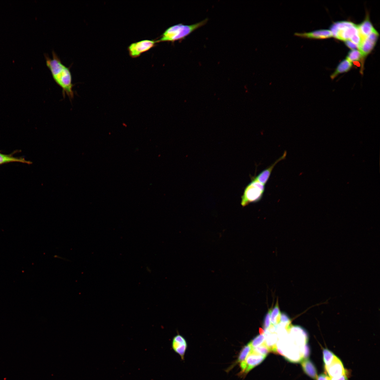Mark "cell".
<instances>
[{
	"mask_svg": "<svg viewBox=\"0 0 380 380\" xmlns=\"http://www.w3.org/2000/svg\"><path fill=\"white\" fill-rule=\"evenodd\" d=\"M103 108L104 116L94 108L89 110L92 131L108 162L124 177L125 186L144 197L147 193L146 170L140 134L132 132L124 125L108 101L104 102Z\"/></svg>",
	"mask_w": 380,
	"mask_h": 380,
	"instance_id": "6da1fadb",
	"label": "cell"
},
{
	"mask_svg": "<svg viewBox=\"0 0 380 380\" xmlns=\"http://www.w3.org/2000/svg\"><path fill=\"white\" fill-rule=\"evenodd\" d=\"M380 68V49L354 48L334 57L312 81L314 85L338 83L347 84L365 80Z\"/></svg>",
	"mask_w": 380,
	"mask_h": 380,
	"instance_id": "7a4b0ae2",
	"label": "cell"
},
{
	"mask_svg": "<svg viewBox=\"0 0 380 380\" xmlns=\"http://www.w3.org/2000/svg\"><path fill=\"white\" fill-rule=\"evenodd\" d=\"M312 81L291 79L262 87L255 94L259 112L271 116L309 94Z\"/></svg>",
	"mask_w": 380,
	"mask_h": 380,
	"instance_id": "3957f363",
	"label": "cell"
},
{
	"mask_svg": "<svg viewBox=\"0 0 380 380\" xmlns=\"http://www.w3.org/2000/svg\"><path fill=\"white\" fill-rule=\"evenodd\" d=\"M22 324H36L55 328L63 326L61 322L52 321L46 316L29 315L23 310H11L0 306V329Z\"/></svg>",
	"mask_w": 380,
	"mask_h": 380,
	"instance_id": "277c9868",
	"label": "cell"
}]
</instances>
